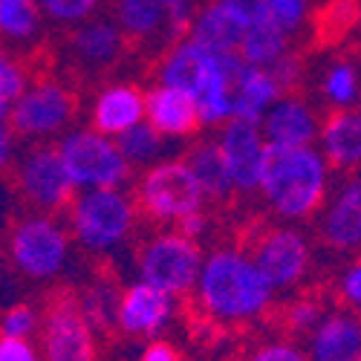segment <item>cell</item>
<instances>
[{"label": "cell", "instance_id": "obj_1", "mask_svg": "<svg viewBox=\"0 0 361 361\" xmlns=\"http://www.w3.org/2000/svg\"><path fill=\"white\" fill-rule=\"evenodd\" d=\"M194 300L197 310L214 324L240 326L272 312L278 292L266 281L249 249L217 246L205 255Z\"/></svg>", "mask_w": 361, "mask_h": 361}, {"label": "cell", "instance_id": "obj_2", "mask_svg": "<svg viewBox=\"0 0 361 361\" xmlns=\"http://www.w3.org/2000/svg\"><path fill=\"white\" fill-rule=\"evenodd\" d=\"M240 64V55H214L185 35L159 55L157 84L188 93L197 102L200 125L214 130L234 118V75Z\"/></svg>", "mask_w": 361, "mask_h": 361}, {"label": "cell", "instance_id": "obj_3", "mask_svg": "<svg viewBox=\"0 0 361 361\" xmlns=\"http://www.w3.org/2000/svg\"><path fill=\"white\" fill-rule=\"evenodd\" d=\"M333 191V168L318 147H272L260 179V200L281 223H304L321 214Z\"/></svg>", "mask_w": 361, "mask_h": 361}, {"label": "cell", "instance_id": "obj_4", "mask_svg": "<svg viewBox=\"0 0 361 361\" xmlns=\"http://www.w3.org/2000/svg\"><path fill=\"white\" fill-rule=\"evenodd\" d=\"M73 243L90 257H110L130 243L139 226V205L125 188L78 191L67 208Z\"/></svg>", "mask_w": 361, "mask_h": 361}, {"label": "cell", "instance_id": "obj_5", "mask_svg": "<svg viewBox=\"0 0 361 361\" xmlns=\"http://www.w3.org/2000/svg\"><path fill=\"white\" fill-rule=\"evenodd\" d=\"M73 234L64 220L55 214L41 212H26L9 226L6 237V252L12 269L35 283L58 281L73 257Z\"/></svg>", "mask_w": 361, "mask_h": 361}, {"label": "cell", "instance_id": "obj_6", "mask_svg": "<svg viewBox=\"0 0 361 361\" xmlns=\"http://www.w3.org/2000/svg\"><path fill=\"white\" fill-rule=\"evenodd\" d=\"M133 200L145 220L168 228L194 212H202L208 202L185 157H165L162 162L145 168L136 179Z\"/></svg>", "mask_w": 361, "mask_h": 361}, {"label": "cell", "instance_id": "obj_7", "mask_svg": "<svg viewBox=\"0 0 361 361\" xmlns=\"http://www.w3.org/2000/svg\"><path fill=\"white\" fill-rule=\"evenodd\" d=\"M78 93L61 78H38L9 107V128L18 139L47 145L73 130L78 116Z\"/></svg>", "mask_w": 361, "mask_h": 361}, {"label": "cell", "instance_id": "obj_8", "mask_svg": "<svg viewBox=\"0 0 361 361\" xmlns=\"http://www.w3.org/2000/svg\"><path fill=\"white\" fill-rule=\"evenodd\" d=\"M202 246L183 237L176 228H159L136 252V281H145L173 298H185L197 289L202 272Z\"/></svg>", "mask_w": 361, "mask_h": 361}, {"label": "cell", "instance_id": "obj_9", "mask_svg": "<svg viewBox=\"0 0 361 361\" xmlns=\"http://www.w3.org/2000/svg\"><path fill=\"white\" fill-rule=\"evenodd\" d=\"M55 147L64 159L75 191L125 188L133 176V165L118 150L116 139L93 128H73L67 136L58 139Z\"/></svg>", "mask_w": 361, "mask_h": 361}, {"label": "cell", "instance_id": "obj_10", "mask_svg": "<svg viewBox=\"0 0 361 361\" xmlns=\"http://www.w3.org/2000/svg\"><path fill=\"white\" fill-rule=\"evenodd\" d=\"M15 191L18 197L41 214L67 212L75 200V185L64 168V159L52 142L32 145L23 150V157L15 162Z\"/></svg>", "mask_w": 361, "mask_h": 361}, {"label": "cell", "instance_id": "obj_11", "mask_svg": "<svg viewBox=\"0 0 361 361\" xmlns=\"http://www.w3.org/2000/svg\"><path fill=\"white\" fill-rule=\"evenodd\" d=\"M249 252L278 295L295 292L304 283L312 272V260H315L310 234L289 223L263 228L249 243Z\"/></svg>", "mask_w": 361, "mask_h": 361}, {"label": "cell", "instance_id": "obj_12", "mask_svg": "<svg viewBox=\"0 0 361 361\" xmlns=\"http://www.w3.org/2000/svg\"><path fill=\"white\" fill-rule=\"evenodd\" d=\"M41 355L44 361H96V333L84 318L75 292H58L47 304Z\"/></svg>", "mask_w": 361, "mask_h": 361}, {"label": "cell", "instance_id": "obj_13", "mask_svg": "<svg viewBox=\"0 0 361 361\" xmlns=\"http://www.w3.org/2000/svg\"><path fill=\"white\" fill-rule=\"evenodd\" d=\"M128 38L116 26L110 15H96L73 29H67L64 35V55L70 58V64L84 73V75H104L113 67L122 64V58L128 55Z\"/></svg>", "mask_w": 361, "mask_h": 361}, {"label": "cell", "instance_id": "obj_14", "mask_svg": "<svg viewBox=\"0 0 361 361\" xmlns=\"http://www.w3.org/2000/svg\"><path fill=\"white\" fill-rule=\"evenodd\" d=\"M217 145L223 150L234 194L237 197L257 194L260 179H263V168H266V154H269V145L263 139L260 125L243 122V118H231L228 125L220 128Z\"/></svg>", "mask_w": 361, "mask_h": 361}, {"label": "cell", "instance_id": "obj_15", "mask_svg": "<svg viewBox=\"0 0 361 361\" xmlns=\"http://www.w3.org/2000/svg\"><path fill=\"white\" fill-rule=\"evenodd\" d=\"M179 310V298L150 286L145 281H130L122 286L116 312V333L128 338H157L171 326Z\"/></svg>", "mask_w": 361, "mask_h": 361}, {"label": "cell", "instance_id": "obj_16", "mask_svg": "<svg viewBox=\"0 0 361 361\" xmlns=\"http://www.w3.org/2000/svg\"><path fill=\"white\" fill-rule=\"evenodd\" d=\"M318 237L326 249L353 255L361 249V173H344L341 183L329 191L321 214Z\"/></svg>", "mask_w": 361, "mask_h": 361}, {"label": "cell", "instance_id": "obj_17", "mask_svg": "<svg viewBox=\"0 0 361 361\" xmlns=\"http://www.w3.org/2000/svg\"><path fill=\"white\" fill-rule=\"evenodd\" d=\"M263 139L272 147H315L321 136L318 110L298 93L281 96L260 122Z\"/></svg>", "mask_w": 361, "mask_h": 361}, {"label": "cell", "instance_id": "obj_18", "mask_svg": "<svg viewBox=\"0 0 361 361\" xmlns=\"http://www.w3.org/2000/svg\"><path fill=\"white\" fill-rule=\"evenodd\" d=\"M145 118V90L130 81H110L96 90L93 102H90V128L110 139H118L130 128L142 125Z\"/></svg>", "mask_w": 361, "mask_h": 361}, {"label": "cell", "instance_id": "obj_19", "mask_svg": "<svg viewBox=\"0 0 361 361\" xmlns=\"http://www.w3.org/2000/svg\"><path fill=\"white\" fill-rule=\"evenodd\" d=\"M310 361H361V312L329 310L307 336Z\"/></svg>", "mask_w": 361, "mask_h": 361}, {"label": "cell", "instance_id": "obj_20", "mask_svg": "<svg viewBox=\"0 0 361 361\" xmlns=\"http://www.w3.org/2000/svg\"><path fill=\"white\" fill-rule=\"evenodd\" d=\"M246 29L249 26L240 20V15L226 0H205L191 20L188 38L214 55H240Z\"/></svg>", "mask_w": 361, "mask_h": 361}, {"label": "cell", "instance_id": "obj_21", "mask_svg": "<svg viewBox=\"0 0 361 361\" xmlns=\"http://www.w3.org/2000/svg\"><path fill=\"white\" fill-rule=\"evenodd\" d=\"M145 107H147V125H154L165 139H191L200 125V110L197 102L165 84H154L145 93Z\"/></svg>", "mask_w": 361, "mask_h": 361}, {"label": "cell", "instance_id": "obj_22", "mask_svg": "<svg viewBox=\"0 0 361 361\" xmlns=\"http://www.w3.org/2000/svg\"><path fill=\"white\" fill-rule=\"evenodd\" d=\"M110 18L130 44H159L165 52L176 41L171 35L168 12L159 0H110Z\"/></svg>", "mask_w": 361, "mask_h": 361}, {"label": "cell", "instance_id": "obj_23", "mask_svg": "<svg viewBox=\"0 0 361 361\" xmlns=\"http://www.w3.org/2000/svg\"><path fill=\"white\" fill-rule=\"evenodd\" d=\"M318 150L329 168L355 173L361 171V113L358 110H336L321 122Z\"/></svg>", "mask_w": 361, "mask_h": 361}, {"label": "cell", "instance_id": "obj_24", "mask_svg": "<svg viewBox=\"0 0 361 361\" xmlns=\"http://www.w3.org/2000/svg\"><path fill=\"white\" fill-rule=\"evenodd\" d=\"M281 96H286V93L269 70L252 67L246 61L240 64V70L234 75V118L260 125L263 116L269 113V107H272Z\"/></svg>", "mask_w": 361, "mask_h": 361}, {"label": "cell", "instance_id": "obj_25", "mask_svg": "<svg viewBox=\"0 0 361 361\" xmlns=\"http://www.w3.org/2000/svg\"><path fill=\"white\" fill-rule=\"evenodd\" d=\"M249 29L275 26L295 38L312 15V0H226Z\"/></svg>", "mask_w": 361, "mask_h": 361}, {"label": "cell", "instance_id": "obj_26", "mask_svg": "<svg viewBox=\"0 0 361 361\" xmlns=\"http://www.w3.org/2000/svg\"><path fill=\"white\" fill-rule=\"evenodd\" d=\"M44 12L38 0H0V44L15 52H32L44 41Z\"/></svg>", "mask_w": 361, "mask_h": 361}, {"label": "cell", "instance_id": "obj_27", "mask_svg": "<svg viewBox=\"0 0 361 361\" xmlns=\"http://www.w3.org/2000/svg\"><path fill=\"white\" fill-rule=\"evenodd\" d=\"M185 162L191 165L208 202H226L234 197V185H231V176L223 159V150L217 145V136L191 142L185 150Z\"/></svg>", "mask_w": 361, "mask_h": 361}, {"label": "cell", "instance_id": "obj_28", "mask_svg": "<svg viewBox=\"0 0 361 361\" xmlns=\"http://www.w3.org/2000/svg\"><path fill=\"white\" fill-rule=\"evenodd\" d=\"M118 298H122V286H116V281H110L104 275L87 281L75 289V300H78L87 324L93 326V333H113L116 329Z\"/></svg>", "mask_w": 361, "mask_h": 361}, {"label": "cell", "instance_id": "obj_29", "mask_svg": "<svg viewBox=\"0 0 361 361\" xmlns=\"http://www.w3.org/2000/svg\"><path fill=\"white\" fill-rule=\"evenodd\" d=\"M361 96V67L353 58H336L321 73V99L329 110H355Z\"/></svg>", "mask_w": 361, "mask_h": 361}, {"label": "cell", "instance_id": "obj_30", "mask_svg": "<svg viewBox=\"0 0 361 361\" xmlns=\"http://www.w3.org/2000/svg\"><path fill=\"white\" fill-rule=\"evenodd\" d=\"M292 52V38L275 26H252L246 29L243 47H240V58L252 67H275L283 55Z\"/></svg>", "mask_w": 361, "mask_h": 361}, {"label": "cell", "instance_id": "obj_31", "mask_svg": "<svg viewBox=\"0 0 361 361\" xmlns=\"http://www.w3.org/2000/svg\"><path fill=\"white\" fill-rule=\"evenodd\" d=\"M116 145L125 154V159L133 168H142V171L165 159V136L154 125H147V118H145L142 125H136L128 133L118 136Z\"/></svg>", "mask_w": 361, "mask_h": 361}, {"label": "cell", "instance_id": "obj_32", "mask_svg": "<svg viewBox=\"0 0 361 361\" xmlns=\"http://www.w3.org/2000/svg\"><path fill=\"white\" fill-rule=\"evenodd\" d=\"M29 78H32V73H29L20 52L0 44V102L12 107L32 84Z\"/></svg>", "mask_w": 361, "mask_h": 361}, {"label": "cell", "instance_id": "obj_33", "mask_svg": "<svg viewBox=\"0 0 361 361\" xmlns=\"http://www.w3.org/2000/svg\"><path fill=\"white\" fill-rule=\"evenodd\" d=\"M38 6L44 12L47 23L73 29L90 18H96L99 9L104 6V0H38Z\"/></svg>", "mask_w": 361, "mask_h": 361}, {"label": "cell", "instance_id": "obj_34", "mask_svg": "<svg viewBox=\"0 0 361 361\" xmlns=\"http://www.w3.org/2000/svg\"><path fill=\"white\" fill-rule=\"evenodd\" d=\"M324 315H326V310L315 295H298L283 307L281 318H283V326L292 336H310L312 329L321 324Z\"/></svg>", "mask_w": 361, "mask_h": 361}, {"label": "cell", "instance_id": "obj_35", "mask_svg": "<svg viewBox=\"0 0 361 361\" xmlns=\"http://www.w3.org/2000/svg\"><path fill=\"white\" fill-rule=\"evenodd\" d=\"M44 312H38L35 304H9L0 315V336L4 338H29L41 336Z\"/></svg>", "mask_w": 361, "mask_h": 361}, {"label": "cell", "instance_id": "obj_36", "mask_svg": "<svg viewBox=\"0 0 361 361\" xmlns=\"http://www.w3.org/2000/svg\"><path fill=\"white\" fill-rule=\"evenodd\" d=\"M243 361H310L307 350L289 341V338H269V341H260L255 344Z\"/></svg>", "mask_w": 361, "mask_h": 361}, {"label": "cell", "instance_id": "obj_37", "mask_svg": "<svg viewBox=\"0 0 361 361\" xmlns=\"http://www.w3.org/2000/svg\"><path fill=\"white\" fill-rule=\"evenodd\" d=\"M269 73L275 75V81L281 84L283 93H295V90L300 87V81H304V75H307V64H304V58H300V52L292 49L275 67H269Z\"/></svg>", "mask_w": 361, "mask_h": 361}, {"label": "cell", "instance_id": "obj_38", "mask_svg": "<svg viewBox=\"0 0 361 361\" xmlns=\"http://www.w3.org/2000/svg\"><path fill=\"white\" fill-rule=\"evenodd\" d=\"M338 298L347 304V310L361 312V255L344 266V272L338 275Z\"/></svg>", "mask_w": 361, "mask_h": 361}, {"label": "cell", "instance_id": "obj_39", "mask_svg": "<svg viewBox=\"0 0 361 361\" xmlns=\"http://www.w3.org/2000/svg\"><path fill=\"white\" fill-rule=\"evenodd\" d=\"M159 4L165 6L168 12V23H171V35L179 41V38H185L188 35V29H191V20L200 9L197 0H159Z\"/></svg>", "mask_w": 361, "mask_h": 361}, {"label": "cell", "instance_id": "obj_40", "mask_svg": "<svg viewBox=\"0 0 361 361\" xmlns=\"http://www.w3.org/2000/svg\"><path fill=\"white\" fill-rule=\"evenodd\" d=\"M0 361H44V355L35 341L0 336Z\"/></svg>", "mask_w": 361, "mask_h": 361}, {"label": "cell", "instance_id": "obj_41", "mask_svg": "<svg viewBox=\"0 0 361 361\" xmlns=\"http://www.w3.org/2000/svg\"><path fill=\"white\" fill-rule=\"evenodd\" d=\"M183 237H188V240H194V243H202V240L208 237V231H212V214L205 212H194V214H188L185 220H179L176 226H173Z\"/></svg>", "mask_w": 361, "mask_h": 361}, {"label": "cell", "instance_id": "obj_42", "mask_svg": "<svg viewBox=\"0 0 361 361\" xmlns=\"http://www.w3.org/2000/svg\"><path fill=\"white\" fill-rule=\"evenodd\" d=\"M15 147H18L15 130L9 125H0V173L15 162Z\"/></svg>", "mask_w": 361, "mask_h": 361}, {"label": "cell", "instance_id": "obj_43", "mask_svg": "<svg viewBox=\"0 0 361 361\" xmlns=\"http://www.w3.org/2000/svg\"><path fill=\"white\" fill-rule=\"evenodd\" d=\"M139 361H179V353H176V347L168 344V341H150V344L142 350Z\"/></svg>", "mask_w": 361, "mask_h": 361}, {"label": "cell", "instance_id": "obj_44", "mask_svg": "<svg viewBox=\"0 0 361 361\" xmlns=\"http://www.w3.org/2000/svg\"><path fill=\"white\" fill-rule=\"evenodd\" d=\"M0 125H9V104L0 102Z\"/></svg>", "mask_w": 361, "mask_h": 361}, {"label": "cell", "instance_id": "obj_45", "mask_svg": "<svg viewBox=\"0 0 361 361\" xmlns=\"http://www.w3.org/2000/svg\"><path fill=\"white\" fill-rule=\"evenodd\" d=\"M355 26H358V32H361V0H358V15H355Z\"/></svg>", "mask_w": 361, "mask_h": 361}, {"label": "cell", "instance_id": "obj_46", "mask_svg": "<svg viewBox=\"0 0 361 361\" xmlns=\"http://www.w3.org/2000/svg\"><path fill=\"white\" fill-rule=\"evenodd\" d=\"M355 110H358V113H361V96H358V107H355Z\"/></svg>", "mask_w": 361, "mask_h": 361}]
</instances>
